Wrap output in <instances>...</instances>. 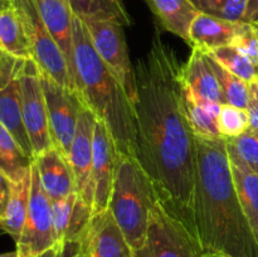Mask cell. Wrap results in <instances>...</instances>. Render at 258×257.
Wrapping results in <instances>:
<instances>
[{"label": "cell", "instance_id": "obj_28", "mask_svg": "<svg viewBox=\"0 0 258 257\" xmlns=\"http://www.w3.org/2000/svg\"><path fill=\"white\" fill-rule=\"evenodd\" d=\"M231 164L243 166L258 175V136L247 130L233 139H226Z\"/></svg>", "mask_w": 258, "mask_h": 257}, {"label": "cell", "instance_id": "obj_16", "mask_svg": "<svg viewBox=\"0 0 258 257\" xmlns=\"http://www.w3.org/2000/svg\"><path fill=\"white\" fill-rule=\"evenodd\" d=\"M34 164L43 189L50 201H58L77 193L72 169L59 149L52 146L34 158Z\"/></svg>", "mask_w": 258, "mask_h": 257}, {"label": "cell", "instance_id": "obj_45", "mask_svg": "<svg viewBox=\"0 0 258 257\" xmlns=\"http://www.w3.org/2000/svg\"><path fill=\"white\" fill-rule=\"evenodd\" d=\"M3 233V231H2V228H0V234H2Z\"/></svg>", "mask_w": 258, "mask_h": 257}, {"label": "cell", "instance_id": "obj_3", "mask_svg": "<svg viewBox=\"0 0 258 257\" xmlns=\"http://www.w3.org/2000/svg\"><path fill=\"white\" fill-rule=\"evenodd\" d=\"M73 68L76 90L83 105L107 126L116 150L136 159V127L133 100L112 71L96 52L87 27L73 19Z\"/></svg>", "mask_w": 258, "mask_h": 257}, {"label": "cell", "instance_id": "obj_37", "mask_svg": "<svg viewBox=\"0 0 258 257\" xmlns=\"http://www.w3.org/2000/svg\"><path fill=\"white\" fill-rule=\"evenodd\" d=\"M10 185H12V181L0 169V219L4 216L5 208H7L10 194Z\"/></svg>", "mask_w": 258, "mask_h": 257}, {"label": "cell", "instance_id": "obj_12", "mask_svg": "<svg viewBox=\"0 0 258 257\" xmlns=\"http://www.w3.org/2000/svg\"><path fill=\"white\" fill-rule=\"evenodd\" d=\"M117 150L107 126L96 120L93 131V213L107 211L115 176Z\"/></svg>", "mask_w": 258, "mask_h": 257}, {"label": "cell", "instance_id": "obj_40", "mask_svg": "<svg viewBox=\"0 0 258 257\" xmlns=\"http://www.w3.org/2000/svg\"><path fill=\"white\" fill-rule=\"evenodd\" d=\"M12 7V0H0V12Z\"/></svg>", "mask_w": 258, "mask_h": 257}, {"label": "cell", "instance_id": "obj_44", "mask_svg": "<svg viewBox=\"0 0 258 257\" xmlns=\"http://www.w3.org/2000/svg\"><path fill=\"white\" fill-rule=\"evenodd\" d=\"M252 131V133H253V134H256V135L258 136V130H251Z\"/></svg>", "mask_w": 258, "mask_h": 257}, {"label": "cell", "instance_id": "obj_35", "mask_svg": "<svg viewBox=\"0 0 258 257\" xmlns=\"http://www.w3.org/2000/svg\"><path fill=\"white\" fill-rule=\"evenodd\" d=\"M59 244L57 257H91L86 239L82 241H66Z\"/></svg>", "mask_w": 258, "mask_h": 257}, {"label": "cell", "instance_id": "obj_43", "mask_svg": "<svg viewBox=\"0 0 258 257\" xmlns=\"http://www.w3.org/2000/svg\"><path fill=\"white\" fill-rule=\"evenodd\" d=\"M199 257H218L217 254H213V253H202Z\"/></svg>", "mask_w": 258, "mask_h": 257}, {"label": "cell", "instance_id": "obj_30", "mask_svg": "<svg viewBox=\"0 0 258 257\" xmlns=\"http://www.w3.org/2000/svg\"><path fill=\"white\" fill-rule=\"evenodd\" d=\"M249 128V116L247 110L224 103L218 115V130L222 138L233 139Z\"/></svg>", "mask_w": 258, "mask_h": 257}, {"label": "cell", "instance_id": "obj_4", "mask_svg": "<svg viewBox=\"0 0 258 257\" xmlns=\"http://www.w3.org/2000/svg\"><path fill=\"white\" fill-rule=\"evenodd\" d=\"M156 201L153 184L138 160L117 153L108 209L134 251L144 244Z\"/></svg>", "mask_w": 258, "mask_h": 257}, {"label": "cell", "instance_id": "obj_15", "mask_svg": "<svg viewBox=\"0 0 258 257\" xmlns=\"http://www.w3.org/2000/svg\"><path fill=\"white\" fill-rule=\"evenodd\" d=\"M39 14L49 30L50 35L62 50L71 77L75 83V68H73V14L68 0H34ZM76 86V83H75Z\"/></svg>", "mask_w": 258, "mask_h": 257}, {"label": "cell", "instance_id": "obj_1", "mask_svg": "<svg viewBox=\"0 0 258 257\" xmlns=\"http://www.w3.org/2000/svg\"><path fill=\"white\" fill-rule=\"evenodd\" d=\"M181 65L156 29L150 48L135 66L136 160L164 208L198 243L194 222L196 135L186 113Z\"/></svg>", "mask_w": 258, "mask_h": 257}, {"label": "cell", "instance_id": "obj_20", "mask_svg": "<svg viewBox=\"0 0 258 257\" xmlns=\"http://www.w3.org/2000/svg\"><path fill=\"white\" fill-rule=\"evenodd\" d=\"M30 189H32V168L19 181H12L5 213L0 219V228L3 233L9 234L15 243L19 241L27 218Z\"/></svg>", "mask_w": 258, "mask_h": 257}, {"label": "cell", "instance_id": "obj_41", "mask_svg": "<svg viewBox=\"0 0 258 257\" xmlns=\"http://www.w3.org/2000/svg\"><path fill=\"white\" fill-rule=\"evenodd\" d=\"M0 257H19V256H18L17 249H15V251L7 252V253H0Z\"/></svg>", "mask_w": 258, "mask_h": 257}, {"label": "cell", "instance_id": "obj_19", "mask_svg": "<svg viewBox=\"0 0 258 257\" xmlns=\"http://www.w3.org/2000/svg\"><path fill=\"white\" fill-rule=\"evenodd\" d=\"M0 122L12 134L22 150L34 160L32 144L23 118L19 77L15 78L4 90H0Z\"/></svg>", "mask_w": 258, "mask_h": 257}, {"label": "cell", "instance_id": "obj_24", "mask_svg": "<svg viewBox=\"0 0 258 257\" xmlns=\"http://www.w3.org/2000/svg\"><path fill=\"white\" fill-rule=\"evenodd\" d=\"M185 96V107L188 113V120L194 135L203 139L222 138L218 130V115L221 106L216 102L198 101L196 98Z\"/></svg>", "mask_w": 258, "mask_h": 257}, {"label": "cell", "instance_id": "obj_14", "mask_svg": "<svg viewBox=\"0 0 258 257\" xmlns=\"http://www.w3.org/2000/svg\"><path fill=\"white\" fill-rule=\"evenodd\" d=\"M85 239L91 257H134V249L110 209L93 214Z\"/></svg>", "mask_w": 258, "mask_h": 257}, {"label": "cell", "instance_id": "obj_25", "mask_svg": "<svg viewBox=\"0 0 258 257\" xmlns=\"http://www.w3.org/2000/svg\"><path fill=\"white\" fill-rule=\"evenodd\" d=\"M33 161L0 122V169L3 173L10 181H19L30 170Z\"/></svg>", "mask_w": 258, "mask_h": 257}, {"label": "cell", "instance_id": "obj_26", "mask_svg": "<svg viewBox=\"0 0 258 257\" xmlns=\"http://www.w3.org/2000/svg\"><path fill=\"white\" fill-rule=\"evenodd\" d=\"M209 57L218 62L222 67L226 68L237 77L242 78L247 83L256 82L258 80V67L248 57L239 52L232 45L217 48V49L207 52Z\"/></svg>", "mask_w": 258, "mask_h": 257}, {"label": "cell", "instance_id": "obj_7", "mask_svg": "<svg viewBox=\"0 0 258 257\" xmlns=\"http://www.w3.org/2000/svg\"><path fill=\"white\" fill-rule=\"evenodd\" d=\"M15 244L19 257H39L58 244L53 224L52 201L43 189L34 161L32 164V189L27 218L19 241Z\"/></svg>", "mask_w": 258, "mask_h": 257}, {"label": "cell", "instance_id": "obj_9", "mask_svg": "<svg viewBox=\"0 0 258 257\" xmlns=\"http://www.w3.org/2000/svg\"><path fill=\"white\" fill-rule=\"evenodd\" d=\"M83 23L87 27L97 54L112 71L134 101L136 95V75L128 55L123 25L113 20L86 19Z\"/></svg>", "mask_w": 258, "mask_h": 257}, {"label": "cell", "instance_id": "obj_6", "mask_svg": "<svg viewBox=\"0 0 258 257\" xmlns=\"http://www.w3.org/2000/svg\"><path fill=\"white\" fill-rule=\"evenodd\" d=\"M202 253L185 227L158 199L151 209L145 241L134 251V257H199Z\"/></svg>", "mask_w": 258, "mask_h": 257}, {"label": "cell", "instance_id": "obj_31", "mask_svg": "<svg viewBox=\"0 0 258 257\" xmlns=\"http://www.w3.org/2000/svg\"><path fill=\"white\" fill-rule=\"evenodd\" d=\"M93 207L77 194L72 213H71L70 224L64 241H82L90 228L91 219L93 217ZM62 242V243H63Z\"/></svg>", "mask_w": 258, "mask_h": 257}, {"label": "cell", "instance_id": "obj_47", "mask_svg": "<svg viewBox=\"0 0 258 257\" xmlns=\"http://www.w3.org/2000/svg\"><path fill=\"white\" fill-rule=\"evenodd\" d=\"M257 81H258V80H257Z\"/></svg>", "mask_w": 258, "mask_h": 257}, {"label": "cell", "instance_id": "obj_42", "mask_svg": "<svg viewBox=\"0 0 258 257\" xmlns=\"http://www.w3.org/2000/svg\"><path fill=\"white\" fill-rule=\"evenodd\" d=\"M249 22H251V23H253V24H256V25H258V13H257V14H256V15H254V17H253V18H252V19H251V20H249Z\"/></svg>", "mask_w": 258, "mask_h": 257}, {"label": "cell", "instance_id": "obj_17", "mask_svg": "<svg viewBox=\"0 0 258 257\" xmlns=\"http://www.w3.org/2000/svg\"><path fill=\"white\" fill-rule=\"evenodd\" d=\"M242 24L243 22H229L199 13L189 30V45L204 53L232 45Z\"/></svg>", "mask_w": 258, "mask_h": 257}, {"label": "cell", "instance_id": "obj_18", "mask_svg": "<svg viewBox=\"0 0 258 257\" xmlns=\"http://www.w3.org/2000/svg\"><path fill=\"white\" fill-rule=\"evenodd\" d=\"M158 22V29L176 35L189 44V30L198 10L190 0H144Z\"/></svg>", "mask_w": 258, "mask_h": 257}, {"label": "cell", "instance_id": "obj_22", "mask_svg": "<svg viewBox=\"0 0 258 257\" xmlns=\"http://www.w3.org/2000/svg\"><path fill=\"white\" fill-rule=\"evenodd\" d=\"M73 14L81 19L113 20L123 27H131L133 19L122 0H68Z\"/></svg>", "mask_w": 258, "mask_h": 257}, {"label": "cell", "instance_id": "obj_5", "mask_svg": "<svg viewBox=\"0 0 258 257\" xmlns=\"http://www.w3.org/2000/svg\"><path fill=\"white\" fill-rule=\"evenodd\" d=\"M12 7L22 22L29 43L32 59L39 71L64 87L76 90L67 60L50 35L34 0H12Z\"/></svg>", "mask_w": 258, "mask_h": 257}, {"label": "cell", "instance_id": "obj_34", "mask_svg": "<svg viewBox=\"0 0 258 257\" xmlns=\"http://www.w3.org/2000/svg\"><path fill=\"white\" fill-rule=\"evenodd\" d=\"M25 60L0 49V90H4L15 78L19 77Z\"/></svg>", "mask_w": 258, "mask_h": 257}, {"label": "cell", "instance_id": "obj_8", "mask_svg": "<svg viewBox=\"0 0 258 257\" xmlns=\"http://www.w3.org/2000/svg\"><path fill=\"white\" fill-rule=\"evenodd\" d=\"M20 102L25 128L37 158L54 146L48 121L47 103L39 77V68L33 59H27L19 75Z\"/></svg>", "mask_w": 258, "mask_h": 257}, {"label": "cell", "instance_id": "obj_13", "mask_svg": "<svg viewBox=\"0 0 258 257\" xmlns=\"http://www.w3.org/2000/svg\"><path fill=\"white\" fill-rule=\"evenodd\" d=\"M181 82L186 95L198 101L224 105L223 92L208 57L199 48H191L188 60L181 65Z\"/></svg>", "mask_w": 258, "mask_h": 257}, {"label": "cell", "instance_id": "obj_46", "mask_svg": "<svg viewBox=\"0 0 258 257\" xmlns=\"http://www.w3.org/2000/svg\"><path fill=\"white\" fill-rule=\"evenodd\" d=\"M218 257H222V256H218Z\"/></svg>", "mask_w": 258, "mask_h": 257}, {"label": "cell", "instance_id": "obj_36", "mask_svg": "<svg viewBox=\"0 0 258 257\" xmlns=\"http://www.w3.org/2000/svg\"><path fill=\"white\" fill-rule=\"evenodd\" d=\"M247 112L249 116L248 130H258V81L249 83V100Z\"/></svg>", "mask_w": 258, "mask_h": 257}, {"label": "cell", "instance_id": "obj_23", "mask_svg": "<svg viewBox=\"0 0 258 257\" xmlns=\"http://www.w3.org/2000/svg\"><path fill=\"white\" fill-rule=\"evenodd\" d=\"M0 49L20 59H32L27 34L13 7L0 12Z\"/></svg>", "mask_w": 258, "mask_h": 257}, {"label": "cell", "instance_id": "obj_27", "mask_svg": "<svg viewBox=\"0 0 258 257\" xmlns=\"http://www.w3.org/2000/svg\"><path fill=\"white\" fill-rule=\"evenodd\" d=\"M207 57L211 63V67L213 68L214 73H216V77L218 80L219 86H221L226 103L247 110L249 100V83L227 71L208 54H207Z\"/></svg>", "mask_w": 258, "mask_h": 257}, {"label": "cell", "instance_id": "obj_11", "mask_svg": "<svg viewBox=\"0 0 258 257\" xmlns=\"http://www.w3.org/2000/svg\"><path fill=\"white\" fill-rule=\"evenodd\" d=\"M97 118L87 107H83L78 117L75 138L68 153V163L75 176L76 191L93 207L92 161H93V131Z\"/></svg>", "mask_w": 258, "mask_h": 257}, {"label": "cell", "instance_id": "obj_21", "mask_svg": "<svg viewBox=\"0 0 258 257\" xmlns=\"http://www.w3.org/2000/svg\"><path fill=\"white\" fill-rule=\"evenodd\" d=\"M231 168L242 209L258 246V175L243 166L231 164Z\"/></svg>", "mask_w": 258, "mask_h": 257}, {"label": "cell", "instance_id": "obj_29", "mask_svg": "<svg viewBox=\"0 0 258 257\" xmlns=\"http://www.w3.org/2000/svg\"><path fill=\"white\" fill-rule=\"evenodd\" d=\"M199 13L229 20L243 22L248 0H190Z\"/></svg>", "mask_w": 258, "mask_h": 257}, {"label": "cell", "instance_id": "obj_39", "mask_svg": "<svg viewBox=\"0 0 258 257\" xmlns=\"http://www.w3.org/2000/svg\"><path fill=\"white\" fill-rule=\"evenodd\" d=\"M58 251H59V244H55L54 247H52V248H50V249L45 251L44 253L40 254L39 257H57Z\"/></svg>", "mask_w": 258, "mask_h": 257}, {"label": "cell", "instance_id": "obj_10", "mask_svg": "<svg viewBox=\"0 0 258 257\" xmlns=\"http://www.w3.org/2000/svg\"><path fill=\"white\" fill-rule=\"evenodd\" d=\"M39 77L47 103L53 144L67 158L77 128L80 112L85 105L77 91L59 85L42 71H39Z\"/></svg>", "mask_w": 258, "mask_h": 257}, {"label": "cell", "instance_id": "obj_32", "mask_svg": "<svg viewBox=\"0 0 258 257\" xmlns=\"http://www.w3.org/2000/svg\"><path fill=\"white\" fill-rule=\"evenodd\" d=\"M76 198H77V193H72L71 196L66 197L63 199L52 201L53 224H54L57 243H62L64 241Z\"/></svg>", "mask_w": 258, "mask_h": 257}, {"label": "cell", "instance_id": "obj_38", "mask_svg": "<svg viewBox=\"0 0 258 257\" xmlns=\"http://www.w3.org/2000/svg\"><path fill=\"white\" fill-rule=\"evenodd\" d=\"M258 13V0H248L246 13H244L243 22H249Z\"/></svg>", "mask_w": 258, "mask_h": 257}, {"label": "cell", "instance_id": "obj_33", "mask_svg": "<svg viewBox=\"0 0 258 257\" xmlns=\"http://www.w3.org/2000/svg\"><path fill=\"white\" fill-rule=\"evenodd\" d=\"M232 47L243 53L258 67V25L251 22H243Z\"/></svg>", "mask_w": 258, "mask_h": 257}, {"label": "cell", "instance_id": "obj_2", "mask_svg": "<svg viewBox=\"0 0 258 257\" xmlns=\"http://www.w3.org/2000/svg\"><path fill=\"white\" fill-rule=\"evenodd\" d=\"M194 222L203 253L258 257V246L242 209L227 140L196 136Z\"/></svg>", "mask_w": 258, "mask_h": 257}]
</instances>
